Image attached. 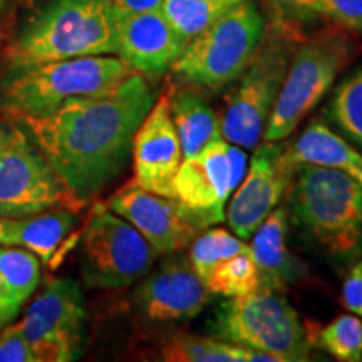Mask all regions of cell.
<instances>
[{
    "instance_id": "cell-27",
    "label": "cell",
    "mask_w": 362,
    "mask_h": 362,
    "mask_svg": "<svg viewBox=\"0 0 362 362\" xmlns=\"http://www.w3.org/2000/svg\"><path fill=\"white\" fill-rule=\"evenodd\" d=\"M211 293L223 297H242L260 287V274L250 250L237 253L216 267L205 280Z\"/></svg>"
},
{
    "instance_id": "cell-31",
    "label": "cell",
    "mask_w": 362,
    "mask_h": 362,
    "mask_svg": "<svg viewBox=\"0 0 362 362\" xmlns=\"http://www.w3.org/2000/svg\"><path fill=\"white\" fill-rule=\"evenodd\" d=\"M0 362H37L19 324L0 330Z\"/></svg>"
},
{
    "instance_id": "cell-4",
    "label": "cell",
    "mask_w": 362,
    "mask_h": 362,
    "mask_svg": "<svg viewBox=\"0 0 362 362\" xmlns=\"http://www.w3.org/2000/svg\"><path fill=\"white\" fill-rule=\"evenodd\" d=\"M293 223L334 257H354L362 247V187L341 170L298 166L291 183Z\"/></svg>"
},
{
    "instance_id": "cell-34",
    "label": "cell",
    "mask_w": 362,
    "mask_h": 362,
    "mask_svg": "<svg viewBox=\"0 0 362 362\" xmlns=\"http://www.w3.org/2000/svg\"><path fill=\"white\" fill-rule=\"evenodd\" d=\"M8 228H11V218H0V247L8 245Z\"/></svg>"
},
{
    "instance_id": "cell-11",
    "label": "cell",
    "mask_w": 362,
    "mask_h": 362,
    "mask_svg": "<svg viewBox=\"0 0 362 362\" xmlns=\"http://www.w3.org/2000/svg\"><path fill=\"white\" fill-rule=\"evenodd\" d=\"M17 324L37 362L78 359L86 324V304L79 284L72 279H51Z\"/></svg>"
},
{
    "instance_id": "cell-33",
    "label": "cell",
    "mask_w": 362,
    "mask_h": 362,
    "mask_svg": "<svg viewBox=\"0 0 362 362\" xmlns=\"http://www.w3.org/2000/svg\"><path fill=\"white\" fill-rule=\"evenodd\" d=\"M165 0H112V6L121 12H153L161 11Z\"/></svg>"
},
{
    "instance_id": "cell-14",
    "label": "cell",
    "mask_w": 362,
    "mask_h": 362,
    "mask_svg": "<svg viewBox=\"0 0 362 362\" xmlns=\"http://www.w3.org/2000/svg\"><path fill=\"white\" fill-rule=\"evenodd\" d=\"M106 205L133 225L158 255L181 252L202 232V226L175 198L146 192L133 181L117 189Z\"/></svg>"
},
{
    "instance_id": "cell-12",
    "label": "cell",
    "mask_w": 362,
    "mask_h": 362,
    "mask_svg": "<svg viewBox=\"0 0 362 362\" xmlns=\"http://www.w3.org/2000/svg\"><path fill=\"white\" fill-rule=\"evenodd\" d=\"M296 171L297 166L285 158L282 144L265 141L257 146L245 176L225 208L226 221L237 237L252 238L262 221L277 208Z\"/></svg>"
},
{
    "instance_id": "cell-32",
    "label": "cell",
    "mask_w": 362,
    "mask_h": 362,
    "mask_svg": "<svg viewBox=\"0 0 362 362\" xmlns=\"http://www.w3.org/2000/svg\"><path fill=\"white\" fill-rule=\"evenodd\" d=\"M342 305L362 319V260L356 262L342 282Z\"/></svg>"
},
{
    "instance_id": "cell-36",
    "label": "cell",
    "mask_w": 362,
    "mask_h": 362,
    "mask_svg": "<svg viewBox=\"0 0 362 362\" xmlns=\"http://www.w3.org/2000/svg\"><path fill=\"white\" fill-rule=\"evenodd\" d=\"M8 2H11V0H0V11H2V8H4V7H6Z\"/></svg>"
},
{
    "instance_id": "cell-7",
    "label": "cell",
    "mask_w": 362,
    "mask_h": 362,
    "mask_svg": "<svg viewBox=\"0 0 362 362\" xmlns=\"http://www.w3.org/2000/svg\"><path fill=\"white\" fill-rule=\"evenodd\" d=\"M296 42L300 40L279 25L274 27V33L267 30L255 56L223 98L218 117L221 138L226 143L243 149L259 146Z\"/></svg>"
},
{
    "instance_id": "cell-24",
    "label": "cell",
    "mask_w": 362,
    "mask_h": 362,
    "mask_svg": "<svg viewBox=\"0 0 362 362\" xmlns=\"http://www.w3.org/2000/svg\"><path fill=\"white\" fill-rule=\"evenodd\" d=\"M327 117L346 139L362 148V66L334 88Z\"/></svg>"
},
{
    "instance_id": "cell-28",
    "label": "cell",
    "mask_w": 362,
    "mask_h": 362,
    "mask_svg": "<svg viewBox=\"0 0 362 362\" xmlns=\"http://www.w3.org/2000/svg\"><path fill=\"white\" fill-rule=\"evenodd\" d=\"M312 344L341 362L362 361V319L354 314L339 315L315 330Z\"/></svg>"
},
{
    "instance_id": "cell-2",
    "label": "cell",
    "mask_w": 362,
    "mask_h": 362,
    "mask_svg": "<svg viewBox=\"0 0 362 362\" xmlns=\"http://www.w3.org/2000/svg\"><path fill=\"white\" fill-rule=\"evenodd\" d=\"M116 54L112 0H47L8 47L11 67Z\"/></svg>"
},
{
    "instance_id": "cell-35",
    "label": "cell",
    "mask_w": 362,
    "mask_h": 362,
    "mask_svg": "<svg viewBox=\"0 0 362 362\" xmlns=\"http://www.w3.org/2000/svg\"><path fill=\"white\" fill-rule=\"evenodd\" d=\"M214 2H223V4H230V6H235V4L242 2V0H214Z\"/></svg>"
},
{
    "instance_id": "cell-10",
    "label": "cell",
    "mask_w": 362,
    "mask_h": 362,
    "mask_svg": "<svg viewBox=\"0 0 362 362\" xmlns=\"http://www.w3.org/2000/svg\"><path fill=\"white\" fill-rule=\"evenodd\" d=\"M144 237L107 205L94 206L81 243V275L93 288H121L141 280L158 259Z\"/></svg>"
},
{
    "instance_id": "cell-19",
    "label": "cell",
    "mask_w": 362,
    "mask_h": 362,
    "mask_svg": "<svg viewBox=\"0 0 362 362\" xmlns=\"http://www.w3.org/2000/svg\"><path fill=\"white\" fill-rule=\"evenodd\" d=\"M287 214L275 208L252 235L250 253L260 274V287L282 292L300 277V264L287 248Z\"/></svg>"
},
{
    "instance_id": "cell-20",
    "label": "cell",
    "mask_w": 362,
    "mask_h": 362,
    "mask_svg": "<svg viewBox=\"0 0 362 362\" xmlns=\"http://www.w3.org/2000/svg\"><path fill=\"white\" fill-rule=\"evenodd\" d=\"M78 210L56 206L40 214L11 218L8 245L33 252L44 265H54L57 253L78 226Z\"/></svg>"
},
{
    "instance_id": "cell-1",
    "label": "cell",
    "mask_w": 362,
    "mask_h": 362,
    "mask_svg": "<svg viewBox=\"0 0 362 362\" xmlns=\"http://www.w3.org/2000/svg\"><path fill=\"white\" fill-rule=\"evenodd\" d=\"M155 101L148 79L131 72L110 89L21 123L72 197L86 205L123 173L136 129Z\"/></svg>"
},
{
    "instance_id": "cell-9",
    "label": "cell",
    "mask_w": 362,
    "mask_h": 362,
    "mask_svg": "<svg viewBox=\"0 0 362 362\" xmlns=\"http://www.w3.org/2000/svg\"><path fill=\"white\" fill-rule=\"evenodd\" d=\"M81 203L54 171L24 126L0 121V218H24Z\"/></svg>"
},
{
    "instance_id": "cell-21",
    "label": "cell",
    "mask_w": 362,
    "mask_h": 362,
    "mask_svg": "<svg viewBox=\"0 0 362 362\" xmlns=\"http://www.w3.org/2000/svg\"><path fill=\"white\" fill-rule=\"evenodd\" d=\"M170 115L178 133L183 158L197 155L206 144L221 138L220 117L200 90L189 86H171Z\"/></svg>"
},
{
    "instance_id": "cell-17",
    "label": "cell",
    "mask_w": 362,
    "mask_h": 362,
    "mask_svg": "<svg viewBox=\"0 0 362 362\" xmlns=\"http://www.w3.org/2000/svg\"><path fill=\"white\" fill-rule=\"evenodd\" d=\"M116 54L131 71L158 81L171 69L185 45L161 11L121 12L115 8Z\"/></svg>"
},
{
    "instance_id": "cell-23",
    "label": "cell",
    "mask_w": 362,
    "mask_h": 362,
    "mask_svg": "<svg viewBox=\"0 0 362 362\" xmlns=\"http://www.w3.org/2000/svg\"><path fill=\"white\" fill-rule=\"evenodd\" d=\"M161 359L168 362H279L274 356L194 334H173L161 346Z\"/></svg>"
},
{
    "instance_id": "cell-22",
    "label": "cell",
    "mask_w": 362,
    "mask_h": 362,
    "mask_svg": "<svg viewBox=\"0 0 362 362\" xmlns=\"http://www.w3.org/2000/svg\"><path fill=\"white\" fill-rule=\"evenodd\" d=\"M40 282V260L21 247H0V329L16 319Z\"/></svg>"
},
{
    "instance_id": "cell-5",
    "label": "cell",
    "mask_w": 362,
    "mask_h": 362,
    "mask_svg": "<svg viewBox=\"0 0 362 362\" xmlns=\"http://www.w3.org/2000/svg\"><path fill=\"white\" fill-rule=\"evenodd\" d=\"M267 22L252 0H242L189 40L171 71L181 83L206 94L225 89L255 56Z\"/></svg>"
},
{
    "instance_id": "cell-15",
    "label": "cell",
    "mask_w": 362,
    "mask_h": 362,
    "mask_svg": "<svg viewBox=\"0 0 362 362\" xmlns=\"http://www.w3.org/2000/svg\"><path fill=\"white\" fill-rule=\"evenodd\" d=\"M210 297L188 257L175 255L144 275L134 292V304L151 322H185L200 314Z\"/></svg>"
},
{
    "instance_id": "cell-29",
    "label": "cell",
    "mask_w": 362,
    "mask_h": 362,
    "mask_svg": "<svg viewBox=\"0 0 362 362\" xmlns=\"http://www.w3.org/2000/svg\"><path fill=\"white\" fill-rule=\"evenodd\" d=\"M274 13L275 25L300 40L298 30L322 17V0H264Z\"/></svg>"
},
{
    "instance_id": "cell-26",
    "label": "cell",
    "mask_w": 362,
    "mask_h": 362,
    "mask_svg": "<svg viewBox=\"0 0 362 362\" xmlns=\"http://www.w3.org/2000/svg\"><path fill=\"white\" fill-rule=\"evenodd\" d=\"M250 250L245 240L223 228H211L198 235L189 245L188 260L203 282L208 275L230 257Z\"/></svg>"
},
{
    "instance_id": "cell-18",
    "label": "cell",
    "mask_w": 362,
    "mask_h": 362,
    "mask_svg": "<svg viewBox=\"0 0 362 362\" xmlns=\"http://www.w3.org/2000/svg\"><path fill=\"white\" fill-rule=\"evenodd\" d=\"M285 158L293 166H324L341 170L362 187V153L322 119H312L307 128L284 146Z\"/></svg>"
},
{
    "instance_id": "cell-8",
    "label": "cell",
    "mask_w": 362,
    "mask_h": 362,
    "mask_svg": "<svg viewBox=\"0 0 362 362\" xmlns=\"http://www.w3.org/2000/svg\"><path fill=\"white\" fill-rule=\"evenodd\" d=\"M211 337L274 356L279 362L310 361V337L279 291L259 287L220 305Z\"/></svg>"
},
{
    "instance_id": "cell-25",
    "label": "cell",
    "mask_w": 362,
    "mask_h": 362,
    "mask_svg": "<svg viewBox=\"0 0 362 362\" xmlns=\"http://www.w3.org/2000/svg\"><path fill=\"white\" fill-rule=\"evenodd\" d=\"M233 6L214 0H165L161 12L185 47Z\"/></svg>"
},
{
    "instance_id": "cell-13",
    "label": "cell",
    "mask_w": 362,
    "mask_h": 362,
    "mask_svg": "<svg viewBox=\"0 0 362 362\" xmlns=\"http://www.w3.org/2000/svg\"><path fill=\"white\" fill-rule=\"evenodd\" d=\"M235 188L230 143L223 138L183 158L173 180V198L203 228L225 218V205Z\"/></svg>"
},
{
    "instance_id": "cell-3",
    "label": "cell",
    "mask_w": 362,
    "mask_h": 362,
    "mask_svg": "<svg viewBox=\"0 0 362 362\" xmlns=\"http://www.w3.org/2000/svg\"><path fill=\"white\" fill-rule=\"evenodd\" d=\"M131 72L124 61L111 56L11 67L0 84V110L19 119L51 116L74 99L112 88Z\"/></svg>"
},
{
    "instance_id": "cell-16",
    "label": "cell",
    "mask_w": 362,
    "mask_h": 362,
    "mask_svg": "<svg viewBox=\"0 0 362 362\" xmlns=\"http://www.w3.org/2000/svg\"><path fill=\"white\" fill-rule=\"evenodd\" d=\"M131 158L134 185L173 198V180L183 161V151L170 115V88L156 99L136 129Z\"/></svg>"
},
{
    "instance_id": "cell-6",
    "label": "cell",
    "mask_w": 362,
    "mask_h": 362,
    "mask_svg": "<svg viewBox=\"0 0 362 362\" xmlns=\"http://www.w3.org/2000/svg\"><path fill=\"white\" fill-rule=\"evenodd\" d=\"M354 56V40L341 27L300 40L288 62L262 139L277 143L288 138L298 123L322 101Z\"/></svg>"
},
{
    "instance_id": "cell-30",
    "label": "cell",
    "mask_w": 362,
    "mask_h": 362,
    "mask_svg": "<svg viewBox=\"0 0 362 362\" xmlns=\"http://www.w3.org/2000/svg\"><path fill=\"white\" fill-rule=\"evenodd\" d=\"M322 17L347 33L362 34V0H322Z\"/></svg>"
}]
</instances>
